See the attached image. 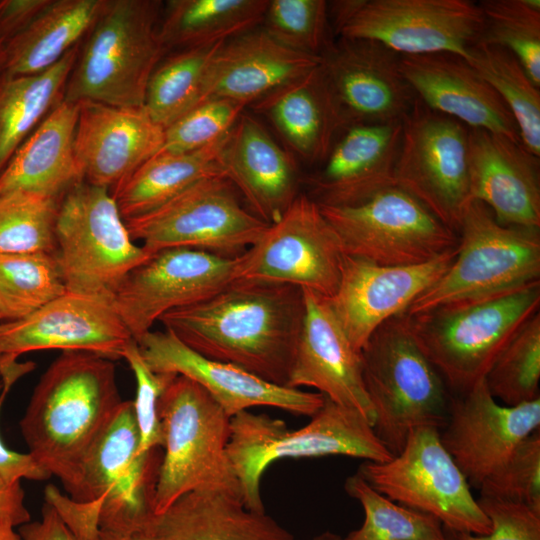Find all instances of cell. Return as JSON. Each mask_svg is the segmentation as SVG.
Listing matches in <instances>:
<instances>
[{"label": "cell", "mask_w": 540, "mask_h": 540, "mask_svg": "<svg viewBox=\"0 0 540 540\" xmlns=\"http://www.w3.org/2000/svg\"><path fill=\"white\" fill-rule=\"evenodd\" d=\"M360 355L373 429L393 456L412 430L445 426L451 404L447 385L410 335L402 313L382 323Z\"/></svg>", "instance_id": "6"}, {"label": "cell", "mask_w": 540, "mask_h": 540, "mask_svg": "<svg viewBox=\"0 0 540 540\" xmlns=\"http://www.w3.org/2000/svg\"><path fill=\"white\" fill-rule=\"evenodd\" d=\"M132 239L152 256L167 248H190L237 258L268 224L242 203L223 175L202 179L160 207L125 220Z\"/></svg>", "instance_id": "12"}, {"label": "cell", "mask_w": 540, "mask_h": 540, "mask_svg": "<svg viewBox=\"0 0 540 540\" xmlns=\"http://www.w3.org/2000/svg\"><path fill=\"white\" fill-rule=\"evenodd\" d=\"M268 0H170L159 24L166 52L220 41L261 25Z\"/></svg>", "instance_id": "36"}, {"label": "cell", "mask_w": 540, "mask_h": 540, "mask_svg": "<svg viewBox=\"0 0 540 540\" xmlns=\"http://www.w3.org/2000/svg\"><path fill=\"white\" fill-rule=\"evenodd\" d=\"M1 359H2V353L0 352V362H1Z\"/></svg>", "instance_id": "58"}, {"label": "cell", "mask_w": 540, "mask_h": 540, "mask_svg": "<svg viewBox=\"0 0 540 540\" xmlns=\"http://www.w3.org/2000/svg\"><path fill=\"white\" fill-rule=\"evenodd\" d=\"M55 242L66 292L108 300L151 257L132 239L109 189L84 180L60 200Z\"/></svg>", "instance_id": "8"}, {"label": "cell", "mask_w": 540, "mask_h": 540, "mask_svg": "<svg viewBox=\"0 0 540 540\" xmlns=\"http://www.w3.org/2000/svg\"><path fill=\"white\" fill-rule=\"evenodd\" d=\"M78 103H58L15 151L0 173V195L13 191L62 198L83 181L74 138Z\"/></svg>", "instance_id": "32"}, {"label": "cell", "mask_w": 540, "mask_h": 540, "mask_svg": "<svg viewBox=\"0 0 540 540\" xmlns=\"http://www.w3.org/2000/svg\"><path fill=\"white\" fill-rule=\"evenodd\" d=\"M274 128L295 159L320 164L341 126L320 64L249 106Z\"/></svg>", "instance_id": "31"}, {"label": "cell", "mask_w": 540, "mask_h": 540, "mask_svg": "<svg viewBox=\"0 0 540 540\" xmlns=\"http://www.w3.org/2000/svg\"><path fill=\"white\" fill-rule=\"evenodd\" d=\"M401 136L402 122L344 128L319 169L303 179L308 196L319 205L355 206L395 186Z\"/></svg>", "instance_id": "25"}, {"label": "cell", "mask_w": 540, "mask_h": 540, "mask_svg": "<svg viewBox=\"0 0 540 540\" xmlns=\"http://www.w3.org/2000/svg\"><path fill=\"white\" fill-rule=\"evenodd\" d=\"M122 401L113 360L94 353L62 351L40 377L19 427L28 453L68 496Z\"/></svg>", "instance_id": "2"}, {"label": "cell", "mask_w": 540, "mask_h": 540, "mask_svg": "<svg viewBox=\"0 0 540 540\" xmlns=\"http://www.w3.org/2000/svg\"><path fill=\"white\" fill-rule=\"evenodd\" d=\"M72 48L43 72L0 78V173L48 113L63 100L68 77L77 59Z\"/></svg>", "instance_id": "35"}, {"label": "cell", "mask_w": 540, "mask_h": 540, "mask_svg": "<svg viewBox=\"0 0 540 540\" xmlns=\"http://www.w3.org/2000/svg\"><path fill=\"white\" fill-rule=\"evenodd\" d=\"M51 0H0V42L5 45L50 4Z\"/></svg>", "instance_id": "50"}, {"label": "cell", "mask_w": 540, "mask_h": 540, "mask_svg": "<svg viewBox=\"0 0 540 540\" xmlns=\"http://www.w3.org/2000/svg\"><path fill=\"white\" fill-rule=\"evenodd\" d=\"M344 252L319 205L300 193L282 217L236 258L235 280L287 284L331 298Z\"/></svg>", "instance_id": "16"}, {"label": "cell", "mask_w": 540, "mask_h": 540, "mask_svg": "<svg viewBox=\"0 0 540 540\" xmlns=\"http://www.w3.org/2000/svg\"><path fill=\"white\" fill-rule=\"evenodd\" d=\"M320 69L341 130L402 122L417 99L400 55L375 41L339 38L321 57Z\"/></svg>", "instance_id": "18"}, {"label": "cell", "mask_w": 540, "mask_h": 540, "mask_svg": "<svg viewBox=\"0 0 540 540\" xmlns=\"http://www.w3.org/2000/svg\"><path fill=\"white\" fill-rule=\"evenodd\" d=\"M490 520L487 535L450 532L448 540H540V512L526 504L481 496L477 500Z\"/></svg>", "instance_id": "48"}, {"label": "cell", "mask_w": 540, "mask_h": 540, "mask_svg": "<svg viewBox=\"0 0 540 540\" xmlns=\"http://www.w3.org/2000/svg\"><path fill=\"white\" fill-rule=\"evenodd\" d=\"M4 61H5L4 45L0 42V78L4 74Z\"/></svg>", "instance_id": "57"}, {"label": "cell", "mask_w": 540, "mask_h": 540, "mask_svg": "<svg viewBox=\"0 0 540 540\" xmlns=\"http://www.w3.org/2000/svg\"><path fill=\"white\" fill-rule=\"evenodd\" d=\"M320 62L281 45L259 26L221 44L208 65L200 103L227 99L249 107Z\"/></svg>", "instance_id": "29"}, {"label": "cell", "mask_w": 540, "mask_h": 540, "mask_svg": "<svg viewBox=\"0 0 540 540\" xmlns=\"http://www.w3.org/2000/svg\"><path fill=\"white\" fill-rule=\"evenodd\" d=\"M162 2L105 0L85 36L63 100L143 107L148 81L166 50L159 37Z\"/></svg>", "instance_id": "5"}, {"label": "cell", "mask_w": 540, "mask_h": 540, "mask_svg": "<svg viewBox=\"0 0 540 540\" xmlns=\"http://www.w3.org/2000/svg\"><path fill=\"white\" fill-rule=\"evenodd\" d=\"M260 27L281 45L314 57L334 43L324 0H268Z\"/></svg>", "instance_id": "44"}, {"label": "cell", "mask_w": 540, "mask_h": 540, "mask_svg": "<svg viewBox=\"0 0 540 540\" xmlns=\"http://www.w3.org/2000/svg\"><path fill=\"white\" fill-rule=\"evenodd\" d=\"M223 42L180 50L160 61L144 99L154 122L165 129L200 103L208 65Z\"/></svg>", "instance_id": "38"}, {"label": "cell", "mask_w": 540, "mask_h": 540, "mask_svg": "<svg viewBox=\"0 0 540 540\" xmlns=\"http://www.w3.org/2000/svg\"><path fill=\"white\" fill-rule=\"evenodd\" d=\"M121 358L127 361L135 376L136 396L132 403L139 431V453L146 454L163 445L159 402L165 387L176 375L153 372L144 362L134 339L125 347Z\"/></svg>", "instance_id": "47"}, {"label": "cell", "mask_w": 540, "mask_h": 540, "mask_svg": "<svg viewBox=\"0 0 540 540\" xmlns=\"http://www.w3.org/2000/svg\"><path fill=\"white\" fill-rule=\"evenodd\" d=\"M540 430V398L516 406L499 404L484 379L451 400L440 440L470 486L500 468L517 445Z\"/></svg>", "instance_id": "19"}, {"label": "cell", "mask_w": 540, "mask_h": 540, "mask_svg": "<svg viewBox=\"0 0 540 540\" xmlns=\"http://www.w3.org/2000/svg\"><path fill=\"white\" fill-rule=\"evenodd\" d=\"M9 391L0 384V409ZM0 477L8 483H20L22 479L44 481L51 476L27 452L19 453L5 446L0 438Z\"/></svg>", "instance_id": "51"}, {"label": "cell", "mask_w": 540, "mask_h": 540, "mask_svg": "<svg viewBox=\"0 0 540 540\" xmlns=\"http://www.w3.org/2000/svg\"><path fill=\"white\" fill-rule=\"evenodd\" d=\"M439 431L412 430L398 454L386 462L366 461L357 473L390 500L433 516L450 532L487 535L490 520L443 446Z\"/></svg>", "instance_id": "11"}, {"label": "cell", "mask_w": 540, "mask_h": 540, "mask_svg": "<svg viewBox=\"0 0 540 540\" xmlns=\"http://www.w3.org/2000/svg\"><path fill=\"white\" fill-rule=\"evenodd\" d=\"M235 269L236 258L163 249L126 276L112 302L137 341L164 314L206 300L234 282Z\"/></svg>", "instance_id": "17"}, {"label": "cell", "mask_w": 540, "mask_h": 540, "mask_svg": "<svg viewBox=\"0 0 540 540\" xmlns=\"http://www.w3.org/2000/svg\"><path fill=\"white\" fill-rule=\"evenodd\" d=\"M479 490L481 496L523 503L540 512V430L524 438Z\"/></svg>", "instance_id": "46"}, {"label": "cell", "mask_w": 540, "mask_h": 540, "mask_svg": "<svg viewBox=\"0 0 540 540\" xmlns=\"http://www.w3.org/2000/svg\"><path fill=\"white\" fill-rule=\"evenodd\" d=\"M344 487L365 517L361 527L342 540H448L436 518L390 500L358 473L348 477Z\"/></svg>", "instance_id": "40"}, {"label": "cell", "mask_w": 540, "mask_h": 540, "mask_svg": "<svg viewBox=\"0 0 540 540\" xmlns=\"http://www.w3.org/2000/svg\"><path fill=\"white\" fill-rule=\"evenodd\" d=\"M0 322H1V319H0Z\"/></svg>", "instance_id": "59"}, {"label": "cell", "mask_w": 540, "mask_h": 540, "mask_svg": "<svg viewBox=\"0 0 540 540\" xmlns=\"http://www.w3.org/2000/svg\"><path fill=\"white\" fill-rule=\"evenodd\" d=\"M483 28L476 44L507 49L540 87V1L484 0Z\"/></svg>", "instance_id": "41"}, {"label": "cell", "mask_w": 540, "mask_h": 540, "mask_svg": "<svg viewBox=\"0 0 540 540\" xmlns=\"http://www.w3.org/2000/svg\"><path fill=\"white\" fill-rule=\"evenodd\" d=\"M458 238L450 267L403 313L416 314L540 282L539 229L503 225L485 204L472 200Z\"/></svg>", "instance_id": "9"}, {"label": "cell", "mask_w": 540, "mask_h": 540, "mask_svg": "<svg viewBox=\"0 0 540 540\" xmlns=\"http://www.w3.org/2000/svg\"><path fill=\"white\" fill-rule=\"evenodd\" d=\"M133 339L112 300L69 292L22 319L0 322V352L10 360L51 349L116 360Z\"/></svg>", "instance_id": "21"}, {"label": "cell", "mask_w": 540, "mask_h": 540, "mask_svg": "<svg viewBox=\"0 0 540 540\" xmlns=\"http://www.w3.org/2000/svg\"><path fill=\"white\" fill-rule=\"evenodd\" d=\"M136 342L144 362L153 372L193 380L230 418L257 406L312 417L324 402V395L319 392L276 385L235 365L204 357L166 329L149 331Z\"/></svg>", "instance_id": "20"}, {"label": "cell", "mask_w": 540, "mask_h": 540, "mask_svg": "<svg viewBox=\"0 0 540 540\" xmlns=\"http://www.w3.org/2000/svg\"><path fill=\"white\" fill-rule=\"evenodd\" d=\"M468 158L472 200L503 225L540 229L539 157L503 135L469 129Z\"/></svg>", "instance_id": "28"}, {"label": "cell", "mask_w": 540, "mask_h": 540, "mask_svg": "<svg viewBox=\"0 0 540 540\" xmlns=\"http://www.w3.org/2000/svg\"><path fill=\"white\" fill-rule=\"evenodd\" d=\"M401 71L430 109L469 129L521 143L515 119L491 85L462 57L450 53L400 55Z\"/></svg>", "instance_id": "26"}, {"label": "cell", "mask_w": 540, "mask_h": 540, "mask_svg": "<svg viewBox=\"0 0 540 540\" xmlns=\"http://www.w3.org/2000/svg\"><path fill=\"white\" fill-rule=\"evenodd\" d=\"M319 207L344 255L378 265L423 264L458 246L457 233L398 186L383 189L355 206Z\"/></svg>", "instance_id": "13"}, {"label": "cell", "mask_w": 540, "mask_h": 540, "mask_svg": "<svg viewBox=\"0 0 540 540\" xmlns=\"http://www.w3.org/2000/svg\"><path fill=\"white\" fill-rule=\"evenodd\" d=\"M310 540H342V538L339 535L335 534V533L326 531L324 533L316 535L315 537H313Z\"/></svg>", "instance_id": "56"}, {"label": "cell", "mask_w": 540, "mask_h": 540, "mask_svg": "<svg viewBox=\"0 0 540 540\" xmlns=\"http://www.w3.org/2000/svg\"><path fill=\"white\" fill-rule=\"evenodd\" d=\"M228 134L195 151L157 153L115 185L111 194L124 221L151 212L202 179L225 176L220 155Z\"/></svg>", "instance_id": "33"}, {"label": "cell", "mask_w": 540, "mask_h": 540, "mask_svg": "<svg viewBox=\"0 0 540 540\" xmlns=\"http://www.w3.org/2000/svg\"><path fill=\"white\" fill-rule=\"evenodd\" d=\"M0 540H22V538L15 527L0 521Z\"/></svg>", "instance_id": "55"}, {"label": "cell", "mask_w": 540, "mask_h": 540, "mask_svg": "<svg viewBox=\"0 0 540 540\" xmlns=\"http://www.w3.org/2000/svg\"><path fill=\"white\" fill-rule=\"evenodd\" d=\"M60 200L25 191L0 195V254H54Z\"/></svg>", "instance_id": "43"}, {"label": "cell", "mask_w": 540, "mask_h": 540, "mask_svg": "<svg viewBox=\"0 0 540 540\" xmlns=\"http://www.w3.org/2000/svg\"><path fill=\"white\" fill-rule=\"evenodd\" d=\"M0 521L20 527L31 521L21 483L11 484L0 477Z\"/></svg>", "instance_id": "53"}, {"label": "cell", "mask_w": 540, "mask_h": 540, "mask_svg": "<svg viewBox=\"0 0 540 540\" xmlns=\"http://www.w3.org/2000/svg\"><path fill=\"white\" fill-rule=\"evenodd\" d=\"M144 533L157 540H297L265 512L248 509L240 492L200 489L153 515Z\"/></svg>", "instance_id": "30"}, {"label": "cell", "mask_w": 540, "mask_h": 540, "mask_svg": "<svg viewBox=\"0 0 540 540\" xmlns=\"http://www.w3.org/2000/svg\"><path fill=\"white\" fill-rule=\"evenodd\" d=\"M225 177L256 217L278 221L300 194L297 159L245 112L229 132L220 155Z\"/></svg>", "instance_id": "27"}, {"label": "cell", "mask_w": 540, "mask_h": 540, "mask_svg": "<svg viewBox=\"0 0 540 540\" xmlns=\"http://www.w3.org/2000/svg\"><path fill=\"white\" fill-rule=\"evenodd\" d=\"M328 14L339 38L375 41L399 55L467 60L483 28L480 6L469 0H337Z\"/></svg>", "instance_id": "10"}, {"label": "cell", "mask_w": 540, "mask_h": 540, "mask_svg": "<svg viewBox=\"0 0 540 540\" xmlns=\"http://www.w3.org/2000/svg\"><path fill=\"white\" fill-rule=\"evenodd\" d=\"M466 61L504 101L525 149L540 157V91L516 56L500 46L475 44Z\"/></svg>", "instance_id": "37"}, {"label": "cell", "mask_w": 540, "mask_h": 540, "mask_svg": "<svg viewBox=\"0 0 540 540\" xmlns=\"http://www.w3.org/2000/svg\"><path fill=\"white\" fill-rule=\"evenodd\" d=\"M66 293L54 254H0V319H22Z\"/></svg>", "instance_id": "39"}, {"label": "cell", "mask_w": 540, "mask_h": 540, "mask_svg": "<svg viewBox=\"0 0 540 540\" xmlns=\"http://www.w3.org/2000/svg\"><path fill=\"white\" fill-rule=\"evenodd\" d=\"M18 532L22 540H78L47 502L43 505L41 518L20 526Z\"/></svg>", "instance_id": "52"}, {"label": "cell", "mask_w": 540, "mask_h": 540, "mask_svg": "<svg viewBox=\"0 0 540 540\" xmlns=\"http://www.w3.org/2000/svg\"><path fill=\"white\" fill-rule=\"evenodd\" d=\"M156 450L139 453L132 400H123L87 453L74 492L78 502L102 500L100 529L144 533L160 462Z\"/></svg>", "instance_id": "15"}, {"label": "cell", "mask_w": 540, "mask_h": 540, "mask_svg": "<svg viewBox=\"0 0 540 540\" xmlns=\"http://www.w3.org/2000/svg\"><path fill=\"white\" fill-rule=\"evenodd\" d=\"M246 106L227 99H208L164 129L158 153H186L204 148L226 136Z\"/></svg>", "instance_id": "45"}, {"label": "cell", "mask_w": 540, "mask_h": 540, "mask_svg": "<svg viewBox=\"0 0 540 540\" xmlns=\"http://www.w3.org/2000/svg\"><path fill=\"white\" fill-rule=\"evenodd\" d=\"M105 0H51L21 33L4 45V74L32 75L56 64L86 36Z\"/></svg>", "instance_id": "34"}, {"label": "cell", "mask_w": 540, "mask_h": 540, "mask_svg": "<svg viewBox=\"0 0 540 540\" xmlns=\"http://www.w3.org/2000/svg\"><path fill=\"white\" fill-rule=\"evenodd\" d=\"M304 315L299 287L234 281L159 322L202 356L287 387Z\"/></svg>", "instance_id": "1"}, {"label": "cell", "mask_w": 540, "mask_h": 540, "mask_svg": "<svg viewBox=\"0 0 540 540\" xmlns=\"http://www.w3.org/2000/svg\"><path fill=\"white\" fill-rule=\"evenodd\" d=\"M159 415L164 454L153 494L154 515L195 490L241 493L227 452L231 418L203 387L176 375L160 397Z\"/></svg>", "instance_id": "7"}, {"label": "cell", "mask_w": 540, "mask_h": 540, "mask_svg": "<svg viewBox=\"0 0 540 540\" xmlns=\"http://www.w3.org/2000/svg\"><path fill=\"white\" fill-rule=\"evenodd\" d=\"M227 452L243 502L256 512H265L260 483L277 460L349 456L386 462L393 457L360 412L325 396L310 422L299 429L292 430L283 420L266 414L243 411L234 415Z\"/></svg>", "instance_id": "3"}, {"label": "cell", "mask_w": 540, "mask_h": 540, "mask_svg": "<svg viewBox=\"0 0 540 540\" xmlns=\"http://www.w3.org/2000/svg\"><path fill=\"white\" fill-rule=\"evenodd\" d=\"M457 248L429 262L383 266L344 255L331 309L352 347L361 352L372 333L408 306L447 271Z\"/></svg>", "instance_id": "22"}, {"label": "cell", "mask_w": 540, "mask_h": 540, "mask_svg": "<svg viewBox=\"0 0 540 540\" xmlns=\"http://www.w3.org/2000/svg\"><path fill=\"white\" fill-rule=\"evenodd\" d=\"M302 290L305 315L287 387L315 388L331 401L357 410L373 426L360 353L349 342L328 298Z\"/></svg>", "instance_id": "23"}, {"label": "cell", "mask_w": 540, "mask_h": 540, "mask_svg": "<svg viewBox=\"0 0 540 540\" xmlns=\"http://www.w3.org/2000/svg\"><path fill=\"white\" fill-rule=\"evenodd\" d=\"M45 502L56 510L78 540H94L101 530V499L78 502L68 495L61 494L54 485H48L45 489Z\"/></svg>", "instance_id": "49"}, {"label": "cell", "mask_w": 540, "mask_h": 540, "mask_svg": "<svg viewBox=\"0 0 540 540\" xmlns=\"http://www.w3.org/2000/svg\"><path fill=\"white\" fill-rule=\"evenodd\" d=\"M94 540H157L146 533H118L107 530H100Z\"/></svg>", "instance_id": "54"}, {"label": "cell", "mask_w": 540, "mask_h": 540, "mask_svg": "<svg viewBox=\"0 0 540 540\" xmlns=\"http://www.w3.org/2000/svg\"><path fill=\"white\" fill-rule=\"evenodd\" d=\"M74 151L84 181L114 187L162 148L164 128L143 107L78 103Z\"/></svg>", "instance_id": "24"}, {"label": "cell", "mask_w": 540, "mask_h": 540, "mask_svg": "<svg viewBox=\"0 0 540 540\" xmlns=\"http://www.w3.org/2000/svg\"><path fill=\"white\" fill-rule=\"evenodd\" d=\"M540 306V282L481 299L402 313L410 335L447 386L463 394L483 380Z\"/></svg>", "instance_id": "4"}, {"label": "cell", "mask_w": 540, "mask_h": 540, "mask_svg": "<svg viewBox=\"0 0 540 540\" xmlns=\"http://www.w3.org/2000/svg\"><path fill=\"white\" fill-rule=\"evenodd\" d=\"M468 156L469 128L417 98L402 121L395 186L457 235L472 201Z\"/></svg>", "instance_id": "14"}, {"label": "cell", "mask_w": 540, "mask_h": 540, "mask_svg": "<svg viewBox=\"0 0 540 540\" xmlns=\"http://www.w3.org/2000/svg\"><path fill=\"white\" fill-rule=\"evenodd\" d=\"M490 394L506 406L540 398V312L514 334L484 377Z\"/></svg>", "instance_id": "42"}]
</instances>
